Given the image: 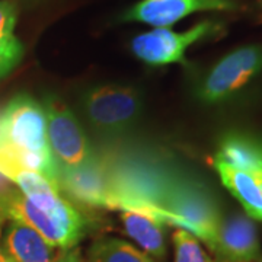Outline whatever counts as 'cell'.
I'll use <instances>...</instances> for the list:
<instances>
[{"instance_id":"603a6c76","label":"cell","mask_w":262,"mask_h":262,"mask_svg":"<svg viewBox=\"0 0 262 262\" xmlns=\"http://www.w3.org/2000/svg\"><path fill=\"white\" fill-rule=\"evenodd\" d=\"M3 223H5V222H3V220H0V233H2V225H3Z\"/></svg>"},{"instance_id":"2e32d148","label":"cell","mask_w":262,"mask_h":262,"mask_svg":"<svg viewBox=\"0 0 262 262\" xmlns=\"http://www.w3.org/2000/svg\"><path fill=\"white\" fill-rule=\"evenodd\" d=\"M88 262H156L147 253L117 237H102L88 251Z\"/></svg>"},{"instance_id":"277c9868","label":"cell","mask_w":262,"mask_h":262,"mask_svg":"<svg viewBox=\"0 0 262 262\" xmlns=\"http://www.w3.org/2000/svg\"><path fill=\"white\" fill-rule=\"evenodd\" d=\"M80 106L91 128L108 141L122 140L140 121L141 94L127 84H96L82 95Z\"/></svg>"},{"instance_id":"4fadbf2b","label":"cell","mask_w":262,"mask_h":262,"mask_svg":"<svg viewBox=\"0 0 262 262\" xmlns=\"http://www.w3.org/2000/svg\"><path fill=\"white\" fill-rule=\"evenodd\" d=\"M214 159L262 177V139L249 133L230 131L222 137Z\"/></svg>"},{"instance_id":"8fae6325","label":"cell","mask_w":262,"mask_h":262,"mask_svg":"<svg viewBox=\"0 0 262 262\" xmlns=\"http://www.w3.org/2000/svg\"><path fill=\"white\" fill-rule=\"evenodd\" d=\"M217 262H255L261 259V245L251 217H223L211 248Z\"/></svg>"},{"instance_id":"ba28073f","label":"cell","mask_w":262,"mask_h":262,"mask_svg":"<svg viewBox=\"0 0 262 262\" xmlns=\"http://www.w3.org/2000/svg\"><path fill=\"white\" fill-rule=\"evenodd\" d=\"M262 70L261 46H245L226 54L206 75L196 89L204 103H219L232 98Z\"/></svg>"},{"instance_id":"7a4b0ae2","label":"cell","mask_w":262,"mask_h":262,"mask_svg":"<svg viewBox=\"0 0 262 262\" xmlns=\"http://www.w3.org/2000/svg\"><path fill=\"white\" fill-rule=\"evenodd\" d=\"M0 219L16 220L32 227L48 244L61 251L76 248L83 239L91 220L80 208L60 194L56 187L24 195L18 188L0 204Z\"/></svg>"},{"instance_id":"3957f363","label":"cell","mask_w":262,"mask_h":262,"mask_svg":"<svg viewBox=\"0 0 262 262\" xmlns=\"http://www.w3.org/2000/svg\"><path fill=\"white\" fill-rule=\"evenodd\" d=\"M219 201L201 179L184 172L160 207L158 220L177 226L211 248L222 223Z\"/></svg>"},{"instance_id":"d6986e66","label":"cell","mask_w":262,"mask_h":262,"mask_svg":"<svg viewBox=\"0 0 262 262\" xmlns=\"http://www.w3.org/2000/svg\"><path fill=\"white\" fill-rule=\"evenodd\" d=\"M18 10L13 0H0V39L10 35L16 25Z\"/></svg>"},{"instance_id":"7c38bea8","label":"cell","mask_w":262,"mask_h":262,"mask_svg":"<svg viewBox=\"0 0 262 262\" xmlns=\"http://www.w3.org/2000/svg\"><path fill=\"white\" fill-rule=\"evenodd\" d=\"M3 248L15 262H58L64 252L48 244L32 227L16 220H9Z\"/></svg>"},{"instance_id":"9c48e42d","label":"cell","mask_w":262,"mask_h":262,"mask_svg":"<svg viewBox=\"0 0 262 262\" xmlns=\"http://www.w3.org/2000/svg\"><path fill=\"white\" fill-rule=\"evenodd\" d=\"M57 188L61 195L82 211L111 210L106 165L99 147L95 149L94 156L82 166L58 169Z\"/></svg>"},{"instance_id":"8992f818","label":"cell","mask_w":262,"mask_h":262,"mask_svg":"<svg viewBox=\"0 0 262 262\" xmlns=\"http://www.w3.org/2000/svg\"><path fill=\"white\" fill-rule=\"evenodd\" d=\"M42 106L47 115L48 146L58 169L82 166L94 156L95 147L84 134L79 120L67 103L54 94L44 96Z\"/></svg>"},{"instance_id":"d4e9b609","label":"cell","mask_w":262,"mask_h":262,"mask_svg":"<svg viewBox=\"0 0 262 262\" xmlns=\"http://www.w3.org/2000/svg\"><path fill=\"white\" fill-rule=\"evenodd\" d=\"M255 262H262V259H258V261H255Z\"/></svg>"},{"instance_id":"30bf717a","label":"cell","mask_w":262,"mask_h":262,"mask_svg":"<svg viewBox=\"0 0 262 262\" xmlns=\"http://www.w3.org/2000/svg\"><path fill=\"white\" fill-rule=\"evenodd\" d=\"M245 9L241 0H140L125 10L120 22H140L155 28H168L196 12Z\"/></svg>"},{"instance_id":"7402d4cb","label":"cell","mask_w":262,"mask_h":262,"mask_svg":"<svg viewBox=\"0 0 262 262\" xmlns=\"http://www.w3.org/2000/svg\"><path fill=\"white\" fill-rule=\"evenodd\" d=\"M0 262H15L9 256V253L5 251L3 246H0Z\"/></svg>"},{"instance_id":"44dd1931","label":"cell","mask_w":262,"mask_h":262,"mask_svg":"<svg viewBox=\"0 0 262 262\" xmlns=\"http://www.w3.org/2000/svg\"><path fill=\"white\" fill-rule=\"evenodd\" d=\"M58 262H83L80 249L76 246V248H72V249H69V251H64Z\"/></svg>"},{"instance_id":"5b68a950","label":"cell","mask_w":262,"mask_h":262,"mask_svg":"<svg viewBox=\"0 0 262 262\" xmlns=\"http://www.w3.org/2000/svg\"><path fill=\"white\" fill-rule=\"evenodd\" d=\"M24 153H51L44 106L28 94L16 95L0 114V155Z\"/></svg>"},{"instance_id":"6da1fadb","label":"cell","mask_w":262,"mask_h":262,"mask_svg":"<svg viewBox=\"0 0 262 262\" xmlns=\"http://www.w3.org/2000/svg\"><path fill=\"white\" fill-rule=\"evenodd\" d=\"M111 210H130L158 220L160 207L184 173L165 150L140 143L108 141L102 147Z\"/></svg>"},{"instance_id":"ffe728a7","label":"cell","mask_w":262,"mask_h":262,"mask_svg":"<svg viewBox=\"0 0 262 262\" xmlns=\"http://www.w3.org/2000/svg\"><path fill=\"white\" fill-rule=\"evenodd\" d=\"M16 187H13V182L10 181L8 177H5L2 172H0V204L3 203V200L9 195L12 191H15ZM2 220V219H0Z\"/></svg>"},{"instance_id":"9a60e30c","label":"cell","mask_w":262,"mask_h":262,"mask_svg":"<svg viewBox=\"0 0 262 262\" xmlns=\"http://www.w3.org/2000/svg\"><path fill=\"white\" fill-rule=\"evenodd\" d=\"M219 177L233 196L242 204L248 217L262 220V185L255 175L232 168L220 160H213Z\"/></svg>"},{"instance_id":"cb8c5ba5","label":"cell","mask_w":262,"mask_h":262,"mask_svg":"<svg viewBox=\"0 0 262 262\" xmlns=\"http://www.w3.org/2000/svg\"><path fill=\"white\" fill-rule=\"evenodd\" d=\"M256 178L259 179V181H261V185H262V177H256Z\"/></svg>"},{"instance_id":"ac0fdd59","label":"cell","mask_w":262,"mask_h":262,"mask_svg":"<svg viewBox=\"0 0 262 262\" xmlns=\"http://www.w3.org/2000/svg\"><path fill=\"white\" fill-rule=\"evenodd\" d=\"M24 44L13 34L0 39V79L10 73L22 60Z\"/></svg>"},{"instance_id":"52a82bcc","label":"cell","mask_w":262,"mask_h":262,"mask_svg":"<svg viewBox=\"0 0 262 262\" xmlns=\"http://www.w3.org/2000/svg\"><path fill=\"white\" fill-rule=\"evenodd\" d=\"M223 32V25L215 20H203L184 32L170 28H155L131 41L134 56L149 66L185 63V51L198 41Z\"/></svg>"},{"instance_id":"5bb4252c","label":"cell","mask_w":262,"mask_h":262,"mask_svg":"<svg viewBox=\"0 0 262 262\" xmlns=\"http://www.w3.org/2000/svg\"><path fill=\"white\" fill-rule=\"evenodd\" d=\"M121 220L125 233L155 261H162L166 252L165 223L137 211L121 210Z\"/></svg>"},{"instance_id":"e0dca14e","label":"cell","mask_w":262,"mask_h":262,"mask_svg":"<svg viewBox=\"0 0 262 262\" xmlns=\"http://www.w3.org/2000/svg\"><path fill=\"white\" fill-rule=\"evenodd\" d=\"M175 262H214L194 234L177 229L172 234Z\"/></svg>"}]
</instances>
